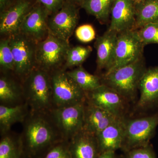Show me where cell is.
I'll list each match as a JSON object with an SVG mask.
<instances>
[{"label":"cell","mask_w":158,"mask_h":158,"mask_svg":"<svg viewBox=\"0 0 158 158\" xmlns=\"http://www.w3.org/2000/svg\"><path fill=\"white\" fill-rule=\"evenodd\" d=\"M50 77L54 108L72 106L86 101V92L67 72L62 69L54 70Z\"/></svg>","instance_id":"5b68a950"},{"label":"cell","mask_w":158,"mask_h":158,"mask_svg":"<svg viewBox=\"0 0 158 158\" xmlns=\"http://www.w3.org/2000/svg\"><path fill=\"white\" fill-rule=\"evenodd\" d=\"M98 158H119L118 156L116 155V152H106L102 153L99 156Z\"/></svg>","instance_id":"836d02e7"},{"label":"cell","mask_w":158,"mask_h":158,"mask_svg":"<svg viewBox=\"0 0 158 158\" xmlns=\"http://www.w3.org/2000/svg\"><path fill=\"white\" fill-rule=\"evenodd\" d=\"M158 126V113L140 118H125L121 149L125 153L150 144Z\"/></svg>","instance_id":"277c9868"},{"label":"cell","mask_w":158,"mask_h":158,"mask_svg":"<svg viewBox=\"0 0 158 158\" xmlns=\"http://www.w3.org/2000/svg\"><path fill=\"white\" fill-rule=\"evenodd\" d=\"M125 153V158H156L155 152L150 144L131 150Z\"/></svg>","instance_id":"f546056e"},{"label":"cell","mask_w":158,"mask_h":158,"mask_svg":"<svg viewBox=\"0 0 158 158\" xmlns=\"http://www.w3.org/2000/svg\"><path fill=\"white\" fill-rule=\"evenodd\" d=\"M109 30L120 33L134 30L136 9L133 0H114Z\"/></svg>","instance_id":"5bb4252c"},{"label":"cell","mask_w":158,"mask_h":158,"mask_svg":"<svg viewBox=\"0 0 158 158\" xmlns=\"http://www.w3.org/2000/svg\"><path fill=\"white\" fill-rule=\"evenodd\" d=\"M67 72L77 85L86 93L95 90L102 85L101 78L89 73L82 65Z\"/></svg>","instance_id":"603a6c76"},{"label":"cell","mask_w":158,"mask_h":158,"mask_svg":"<svg viewBox=\"0 0 158 158\" xmlns=\"http://www.w3.org/2000/svg\"><path fill=\"white\" fill-rule=\"evenodd\" d=\"M71 158H98L100 155L96 136L84 131L68 141Z\"/></svg>","instance_id":"ac0fdd59"},{"label":"cell","mask_w":158,"mask_h":158,"mask_svg":"<svg viewBox=\"0 0 158 158\" xmlns=\"http://www.w3.org/2000/svg\"><path fill=\"white\" fill-rule=\"evenodd\" d=\"M86 100L118 118L125 117L129 102L106 85L102 84L95 90L86 93Z\"/></svg>","instance_id":"30bf717a"},{"label":"cell","mask_w":158,"mask_h":158,"mask_svg":"<svg viewBox=\"0 0 158 158\" xmlns=\"http://www.w3.org/2000/svg\"><path fill=\"white\" fill-rule=\"evenodd\" d=\"M85 102L62 107H55L50 111L52 120L63 141H69L83 130Z\"/></svg>","instance_id":"8992f818"},{"label":"cell","mask_w":158,"mask_h":158,"mask_svg":"<svg viewBox=\"0 0 158 158\" xmlns=\"http://www.w3.org/2000/svg\"><path fill=\"white\" fill-rule=\"evenodd\" d=\"M43 158H71L68 148V141H62L49 150Z\"/></svg>","instance_id":"f1b7e54d"},{"label":"cell","mask_w":158,"mask_h":158,"mask_svg":"<svg viewBox=\"0 0 158 158\" xmlns=\"http://www.w3.org/2000/svg\"><path fill=\"white\" fill-rule=\"evenodd\" d=\"M117 118L108 111L85 101L83 131L96 136Z\"/></svg>","instance_id":"2e32d148"},{"label":"cell","mask_w":158,"mask_h":158,"mask_svg":"<svg viewBox=\"0 0 158 158\" xmlns=\"http://www.w3.org/2000/svg\"><path fill=\"white\" fill-rule=\"evenodd\" d=\"M76 6L67 0L62 8L48 19L49 32L69 42L78 22L79 12Z\"/></svg>","instance_id":"8fae6325"},{"label":"cell","mask_w":158,"mask_h":158,"mask_svg":"<svg viewBox=\"0 0 158 158\" xmlns=\"http://www.w3.org/2000/svg\"><path fill=\"white\" fill-rule=\"evenodd\" d=\"M75 35L79 41L83 43L90 42L95 38V31L91 25L84 24L77 27Z\"/></svg>","instance_id":"4dcf8cb0"},{"label":"cell","mask_w":158,"mask_h":158,"mask_svg":"<svg viewBox=\"0 0 158 158\" xmlns=\"http://www.w3.org/2000/svg\"><path fill=\"white\" fill-rule=\"evenodd\" d=\"M118 33L108 29L96 38L94 47L97 52V64L98 69H109L113 63Z\"/></svg>","instance_id":"d6986e66"},{"label":"cell","mask_w":158,"mask_h":158,"mask_svg":"<svg viewBox=\"0 0 158 158\" xmlns=\"http://www.w3.org/2000/svg\"><path fill=\"white\" fill-rule=\"evenodd\" d=\"M71 2L73 3L76 6H81L84 0H68Z\"/></svg>","instance_id":"e575fe53"},{"label":"cell","mask_w":158,"mask_h":158,"mask_svg":"<svg viewBox=\"0 0 158 158\" xmlns=\"http://www.w3.org/2000/svg\"><path fill=\"white\" fill-rule=\"evenodd\" d=\"M158 23V0H145L136 9L134 30L150 23Z\"/></svg>","instance_id":"44dd1931"},{"label":"cell","mask_w":158,"mask_h":158,"mask_svg":"<svg viewBox=\"0 0 158 158\" xmlns=\"http://www.w3.org/2000/svg\"><path fill=\"white\" fill-rule=\"evenodd\" d=\"M67 0H38L41 6L49 13H56L61 9Z\"/></svg>","instance_id":"1f68e13d"},{"label":"cell","mask_w":158,"mask_h":158,"mask_svg":"<svg viewBox=\"0 0 158 158\" xmlns=\"http://www.w3.org/2000/svg\"><path fill=\"white\" fill-rule=\"evenodd\" d=\"M144 58L138 61L106 73L102 84L112 88L129 102L135 100L139 83L147 69Z\"/></svg>","instance_id":"7a4b0ae2"},{"label":"cell","mask_w":158,"mask_h":158,"mask_svg":"<svg viewBox=\"0 0 158 158\" xmlns=\"http://www.w3.org/2000/svg\"><path fill=\"white\" fill-rule=\"evenodd\" d=\"M32 8L27 0H19L1 12L0 33L10 36L19 33L24 19Z\"/></svg>","instance_id":"4fadbf2b"},{"label":"cell","mask_w":158,"mask_h":158,"mask_svg":"<svg viewBox=\"0 0 158 158\" xmlns=\"http://www.w3.org/2000/svg\"><path fill=\"white\" fill-rule=\"evenodd\" d=\"M23 156L20 138L3 135L0 141V158H23Z\"/></svg>","instance_id":"cb8c5ba5"},{"label":"cell","mask_w":158,"mask_h":158,"mask_svg":"<svg viewBox=\"0 0 158 158\" xmlns=\"http://www.w3.org/2000/svg\"><path fill=\"white\" fill-rule=\"evenodd\" d=\"M114 0H84L81 7L100 22L108 20Z\"/></svg>","instance_id":"7402d4cb"},{"label":"cell","mask_w":158,"mask_h":158,"mask_svg":"<svg viewBox=\"0 0 158 158\" xmlns=\"http://www.w3.org/2000/svg\"><path fill=\"white\" fill-rule=\"evenodd\" d=\"M124 118H117L96 136L100 154L121 149L124 131Z\"/></svg>","instance_id":"e0dca14e"},{"label":"cell","mask_w":158,"mask_h":158,"mask_svg":"<svg viewBox=\"0 0 158 158\" xmlns=\"http://www.w3.org/2000/svg\"><path fill=\"white\" fill-rule=\"evenodd\" d=\"M92 51L90 46H76L70 48L67 52L65 59V66L71 68L81 66L90 56Z\"/></svg>","instance_id":"484cf974"},{"label":"cell","mask_w":158,"mask_h":158,"mask_svg":"<svg viewBox=\"0 0 158 158\" xmlns=\"http://www.w3.org/2000/svg\"><path fill=\"white\" fill-rule=\"evenodd\" d=\"M27 104L13 106L1 105L0 128L3 135L9 131L13 125L25 120L27 115Z\"/></svg>","instance_id":"ffe728a7"},{"label":"cell","mask_w":158,"mask_h":158,"mask_svg":"<svg viewBox=\"0 0 158 158\" xmlns=\"http://www.w3.org/2000/svg\"><path fill=\"white\" fill-rule=\"evenodd\" d=\"M0 65L5 70L14 71L15 63L9 38L0 42Z\"/></svg>","instance_id":"4316f807"},{"label":"cell","mask_w":158,"mask_h":158,"mask_svg":"<svg viewBox=\"0 0 158 158\" xmlns=\"http://www.w3.org/2000/svg\"><path fill=\"white\" fill-rule=\"evenodd\" d=\"M21 92L17 85L6 76L0 78V100L4 104H12L17 101Z\"/></svg>","instance_id":"d4e9b609"},{"label":"cell","mask_w":158,"mask_h":158,"mask_svg":"<svg viewBox=\"0 0 158 158\" xmlns=\"http://www.w3.org/2000/svg\"><path fill=\"white\" fill-rule=\"evenodd\" d=\"M24 96L31 113H48L54 106L51 77L48 72L35 68L26 77Z\"/></svg>","instance_id":"3957f363"},{"label":"cell","mask_w":158,"mask_h":158,"mask_svg":"<svg viewBox=\"0 0 158 158\" xmlns=\"http://www.w3.org/2000/svg\"><path fill=\"white\" fill-rule=\"evenodd\" d=\"M144 1L145 0H133L134 5H135V9L138 6H139L141 4H142Z\"/></svg>","instance_id":"d590c367"},{"label":"cell","mask_w":158,"mask_h":158,"mask_svg":"<svg viewBox=\"0 0 158 158\" xmlns=\"http://www.w3.org/2000/svg\"><path fill=\"white\" fill-rule=\"evenodd\" d=\"M138 110H146L158 105V65L147 68L139 83Z\"/></svg>","instance_id":"9a60e30c"},{"label":"cell","mask_w":158,"mask_h":158,"mask_svg":"<svg viewBox=\"0 0 158 158\" xmlns=\"http://www.w3.org/2000/svg\"><path fill=\"white\" fill-rule=\"evenodd\" d=\"M12 0H0L1 12L6 10L11 5Z\"/></svg>","instance_id":"d6a6232c"},{"label":"cell","mask_w":158,"mask_h":158,"mask_svg":"<svg viewBox=\"0 0 158 158\" xmlns=\"http://www.w3.org/2000/svg\"><path fill=\"white\" fill-rule=\"evenodd\" d=\"M139 38L144 46L158 44V23H150L137 30Z\"/></svg>","instance_id":"83f0119b"},{"label":"cell","mask_w":158,"mask_h":158,"mask_svg":"<svg viewBox=\"0 0 158 158\" xmlns=\"http://www.w3.org/2000/svg\"><path fill=\"white\" fill-rule=\"evenodd\" d=\"M49 14L41 5L31 8L26 15L20 28L19 33L38 43L48 35V16Z\"/></svg>","instance_id":"7c38bea8"},{"label":"cell","mask_w":158,"mask_h":158,"mask_svg":"<svg viewBox=\"0 0 158 158\" xmlns=\"http://www.w3.org/2000/svg\"><path fill=\"white\" fill-rule=\"evenodd\" d=\"M9 39L14 58L15 72L19 76L27 77L36 68L37 43L20 33L10 36Z\"/></svg>","instance_id":"9c48e42d"},{"label":"cell","mask_w":158,"mask_h":158,"mask_svg":"<svg viewBox=\"0 0 158 158\" xmlns=\"http://www.w3.org/2000/svg\"><path fill=\"white\" fill-rule=\"evenodd\" d=\"M20 138L23 156L27 158L44 156L51 148L64 141L48 113L31 112Z\"/></svg>","instance_id":"6da1fadb"},{"label":"cell","mask_w":158,"mask_h":158,"mask_svg":"<svg viewBox=\"0 0 158 158\" xmlns=\"http://www.w3.org/2000/svg\"><path fill=\"white\" fill-rule=\"evenodd\" d=\"M137 30L118 33L113 63L106 73L131 64L144 58V47Z\"/></svg>","instance_id":"ba28073f"},{"label":"cell","mask_w":158,"mask_h":158,"mask_svg":"<svg viewBox=\"0 0 158 158\" xmlns=\"http://www.w3.org/2000/svg\"><path fill=\"white\" fill-rule=\"evenodd\" d=\"M70 48L69 42L60 39L49 32L45 39L37 43L36 64L38 68L47 72L56 70L65 62Z\"/></svg>","instance_id":"52a82bcc"}]
</instances>
